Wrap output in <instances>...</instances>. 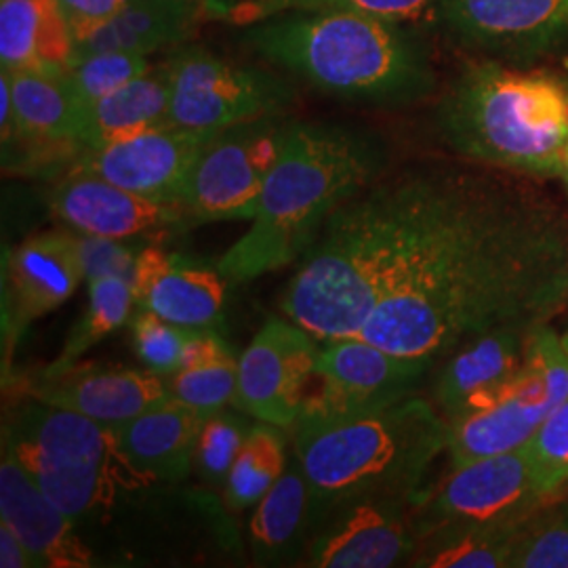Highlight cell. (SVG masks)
<instances>
[{
	"label": "cell",
	"instance_id": "obj_1",
	"mask_svg": "<svg viewBox=\"0 0 568 568\" xmlns=\"http://www.w3.org/2000/svg\"><path fill=\"white\" fill-rule=\"evenodd\" d=\"M568 302V213L532 187L427 166L405 267L356 335L436 363L504 326L548 325Z\"/></svg>",
	"mask_w": 568,
	"mask_h": 568
},
{
	"label": "cell",
	"instance_id": "obj_2",
	"mask_svg": "<svg viewBox=\"0 0 568 568\" xmlns=\"http://www.w3.org/2000/svg\"><path fill=\"white\" fill-rule=\"evenodd\" d=\"M422 169L339 206L286 284L283 312L316 339L356 337L396 283L419 227Z\"/></svg>",
	"mask_w": 568,
	"mask_h": 568
},
{
	"label": "cell",
	"instance_id": "obj_3",
	"mask_svg": "<svg viewBox=\"0 0 568 568\" xmlns=\"http://www.w3.org/2000/svg\"><path fill=\"white\" fill-rule=\"evenodd\" d=\"M386 163L373 135L342 124L293 122L251 227L217 262L227 283H251L304 257L326 220Z\"/></svg>",
	"mask_w": 568,
	"mask_h": 568
},
{
	"label": "cell",
	"instance_id": "obj_4",
	"mask_svg": "<svg viewBox=\"0 0 568 568\" xmlns=\"http://www.w3.org/2000/svg\"><path fill=\"white\" fill-rule=\"evenodd\" d=\"M293 440L314 509L371 497L417 506L427 469L447 453L448 424L438 406L413 394L363 415L295 424Z\"/></svg>",
	"mask_w": 568,
	"mask_h": 568
},
{
	"label": "cell",
	"instance_id": "obj_5",
	"mask_svg": "<svg viewBox=\"0 0 568 568\" xmlns=\"http://www.w3.org/2000/svg\"><path fill=\"white\" fill-rule=\"evenodd\" d=\"M244 28V41L262 58L345 100L413 102L434 84L424 55L394 21L305 11Z\"/></svg>",
	"mask_w": 568,
	"mask_h": 568
},
{
	"label": "cell",
	"instance_id": "obj_6",
	"mask_svg": "<svg viewBox=\"0 0 568 568\" xmlns=\"http://www.w3.org/2000/svg\"><path fill=\"white\" fill-rule=\"evenodd\" d=\"M438 124L467 161L558 180L568 145L567 89L549 77L480 63L450 87Z\"/></svg>",
	"mask_w": 568,
	"mask_h": 568
},
{
	"label": "cell",
	"instance_id": "obj_7",
	"mask_svg": "<svg viewBox=\"0 0 568 568\" xmlns=\"http://www.w3.org/2000/svg\"><path fill=\"white\" fill-rule=\"evenodd\" d=\"M2 448L72 518L154 483L126 457L114 427L30 396L4 419Z\"/></svg>",
	"mask_w": 568,
	"mask_h": 568
},
{
	"label": "cell",
	"instance_id": "obj_8",
	"mask_svg": "<svg viewBox=\"0 0 568 568\" xmlns=\"http://www.w3.org/2000/svg\"><path fill=\"white\" fill-rule=\"evenodd\" d=\"M551 501L525 445L450 469L413 508V523L419 539L443 528H520Z\"/></svg>",
	"mask_w": 568,
	"mask_h": 568
},
{
	"label": "cell",
	"instance_id": "obj_9",
	"mask_svg": "<svg viewBox=\"0 0 568 568\" xmlns=\"http://www.w3.org/2000/svg\"><path fill=\"white\" fill-rule=\"evenodd\" d=\"M284 114L217 131L204 145L182 192L192 224L253 220L265 182L278 163L293 126Z\"/></svg>",
	"mask_w": 568,
	"mask_h": 568
},
{
	"label": "cell",
	"instance_id": "obj_10",
	"mask_svg": "<svg viewBox=\"0 0 568 568\" xmlns=\"http://www.w3.org/2000/svg\"><path fill=\"white\" fill-rule=\"evenodd\" d=\"M568 398V347L551 326L535 328L527 363L508 398L448 422L450 469L525 447Z\"/></svg>",
	"mask_w": 568,
	"mask_h": 568
},
{
	"label": "cell",
	"instance_id": "obj_11",
	"mask_svg": "<svg viewBox=\"0 0 568 568\" xmlns=\"http://www.w3.org/2000/svg\"><path fill=\"white\" fill-rule=\"evenodd\" d=\"M171 84L169 121L183 129L222 131L241 122L284 114L293 91L278 77L183 49L164 63Z\"/></svg>",
	"mask_w": 568,
	"mask_h": 568
},
{
	"label": "cell",
	"instance_id": "obj_12",
	"mask_svg": "<svg viewBox=\"0 0 568 568\" xmlns=\"http://www.w3.org/2000/svg\"><path fill=\"white\" fill-rule=\"evenodd\" d=\"M429 366L363 337L325 339L297 424L335 422L394 405L415 394Z\"/></svg>",
	"mask_w": 568,
	"mask_h": 568
},
{
	"label": "cell",
	"instance_id": "obj_13",
	"mask_svg": "<svg viewBox=\"0 0 568 568\" xmlns=\"http://www.w3.org/2000/svg\"><path fill=\"white\" fill-rule=\"evenodd\" d=\"M318 339L291 318H267L239 356L234 405L257 422L293 427L318 361Z\"/></svg>",
	"mask_w": 568,
	"mask_h": 568
},
{
	"label": "cell",
	"instance_id": "obj_14",
	"mask_svg": "<svg viewBox=\"0 0 568 568\" xmlns=\"http://www.w3.org/2000/svg\"><path fill=\"white\" fill-rule=\"evenodd\" d=\"M84 281L74 232L51 230L4 253L2 262V339L4 363L21 333L65 304Z\"/></svg>",
	"mask_w": 568,
	"mask_h": 568
},
{
	"label": "cell",
	"instance_id": "obj_15",
	"mask_svg": "<svg viewBox=\"0 0 568 568\" xmlns=\"http://www.w3.org/2000/svg\"><path fill=\"white\" fill-rule=\"evenodd\" d=\"M23 396L119 427L171 396L164 375L152 368L72 363L44 366L23 379Z\"/></svg>",
	"mask_w": 568,
	"mask_h": 568
},
{
	"label": "cell",
	"instance_id": "obj_16",
	"mask_svg": "<svg viewBox=\"0 0 568 568\" xmlns=\"http://www.w3.org/2000/svg\"><path fill=\"white\" fill-rule=\"evenodd\" d=\"M215 133L164 124L102 150L81 152L70 171L91 173L152 201L182 206L185 180Z\"/></svg>",
	"mask_w": 568,
	"mask_h": 568
},
{
	"label": "cell",
	"instance_id": "obj_17",
	"mask_svg": "<svg viewBox=\"0 0 568 568\" xmlns=\"http://www.w3.org/2000/svg\"><path fill=\"white\" fill-rule=\"evenodd\" d=\"M51 213L74 232L103 239H164L192 225L180 204L159 203L98 175L70 171L47 196Z\"/></svg>",
	"mask_w": 568,
	"mask_h": 568
},
{
	"label": "cell",
	"instance_id": "obj_18",
	"mask_svg": "<svg viewBox=\"0 0 568 568\" xmlns=\"http://www.w3.org/2000/svg\"><path fill=\"white\" fill-rule=\"evenodd\" d=\"M408 508L415 506L392 497L358 499L335 508L331 523L310 546L307 567L387 568L405 565L419 544Z\"/></svg>",
	"mask_w": 568,
	"mask_h": 568
},
{
	"label": "cell",
	"instance_id": "obj_19",
	"mask_svg": "<svg viewBox=\"0 0 568 568\" xmlns=\"http://www.w3.org/2000/svg\"><path fill=\"white\" fill-rule=\"evenodd\" d=\"M535 328H495L459 345L443 358L445 365L436 377L434 398L447 424L508 398L527 363Z\"/></svg>",
	"mask_w": 568,
	"mask_h": 568
},
{
	"label": "cell",
	"instance_id": "obj_20",
	"mask_svg": "<svg viewBox=\"0 0 568 568\" xmlns=\"http://www.w3.org/2000/svg\"><path fill=\"white\" fill-rule=\"evenodd\" d=\"M135 307L185 328H215L224 318L227 278L209 265L169 253L159 244L143 246L131 281Z\"/></svg>",
	"mask_w": 568,
	"mask_h": 568
},
{
	"label": "cell",
	"instance_id": "obj_21",
	"mask_svg": "<svg viewBox=\"0 0 568 568\" xmlns=\"http://www.w3.org/2000/svg\"><path fill=\"white\" fill-rule=\"evenodd\" d=\"M0 520L20 535L37 567H93V551L74 532V518L44 495L7 448L0 462Z\"/></svg>",
	"mask_w": 568,
	"mask_h": 568
},
{
	"label": "cell",
	"instance_id": "obj_22",
	"mask_svg": "<svg viewBox=\"0 0 568 568\" xmlns=\"http://www.w3.org/2000/svg\"><path fill=\"white\" fill-rule=\"evenodd\" d=\"M203 413L169 396L131 422L114 427L122 450L152 480H183L194 466Z\"/></svg>",
	"mask_w": 568,
	"mask_h": 568
},
{
	"label": "cell",
	"instance_id": "obj_23",
	"mask_svg": "<svg viewBox=\"0 0 568 568\" xmlns=\"http://www.w3.org/2000/svg\"><path fill=\"white\" fill-rule=\"evenodd\" d=\"M74 47L58 0L0 2L2 70L63 77L74 61Z\"/></svg>",
	"mask_w": 568,
	"mask_h": 568
},
{
	"label": "cell",
	"instance_id": "obj_24",
	"mask_svg": "<svg viewBox=\"0 0 568 568\" xmlns=\"http://www.w3.org/2000/svg\"><path fill=\"white\" fill-rule=\"evenodd\" d=\"M169 110L171 84L164 68L148 72L102 100L82 105L77 145L81 152H93L131 140L145 131L171 124Z\"/></svg>",
	"mask_w": 568,
	"mask_h": 568
},
{
	"label": "cell",
	"instance_id": "obj_25",
	"mask_svg": "<svg viewBox=\"0 0 568 568\" xmlns=\"http://www.w3.org/2000/svg\"><path fill=\"white\" fill-rule=\"evenodd\" d=\"M203 4L206 0H129L112 20L77 42L74 61L102 51L148 55L178 44L194 30Z\"/></svg>",
	"mask_w": 568,
	"mask_h": 568
},
{
	"label": "cell",
	"instance_id": "obj_26",
	"mask_svg": "<svg viewBox=\"0 0 568 568\" xmlns=\"http://www.w3.org/2000/svg\"><path fill=\"white\" fill-rule=\"evenodd\" d=\"M443 16L480 42L546 41L568 26V0H443Z\"/></svg>",
	"mask_w": 568,
	"mask_h": 568
},
{
	"label": "cell",
	"instance_id": "obj_27",
	"mask_svg": "<svg viewBox=\"0 0 568 568\" xmlns=\"http://www.w3.org/2000/svg\"><path fill=\"white\" fill-rule=\"evenodd\" d=\"M9 79L18 124L16 140L37 143L39 148H72L81 154L77 129L82 105L70 93L63 77L9 72Z\"/></svg>",
	"mask_w": 568,
	"mask_h": 568
},
{
	"label": "cell",
	"instance_id": "obj_28",
	"mask_svg": "<svg viewBox=\"0 0 568 568\" xmlns=\"http://www.w3.org/2000/svg\"><path fill=\"white\" fill-rule=\"evenodd\" d=\"M312 488L295 457L253 511L248 532L257 556H278L291 548L312 518Z\"/></svg>",
	"mask_w": 568,
	"mask_h": 568
},
{
	"label": "cell",
	"instance_id": "obj_29",
	"mask_svg": "<svg viewBox=\"0 0 568 568\" xmlns=\"http://www.w3.org/2000/svg\"><path fill=\"white\" fill-rule=\"evenodd\" d=\"M440 4L443 0H236L230 4L220 0H206L209 13L213 11L215 18H222L234 26H251L284 13L305 11H352L403 23L417 20L429 9Z\"/></svg>",
	"mask_w": 568,
	"mask_h": 568
},
{
	"label": "cell",
	"instance_id": "obj_30",
	"mask_svg": "<svg viewBox=\"0 0 568 568\" xmlns=\"http://www.w3.org/2000/svg\"><path fill=\"white\" fill-rule=\"evenodd\" d=\"M520 528H443L419 539L408 565L417 568H508L509 554Z\"/></svg>",
	"mask_w": 568,
	"mask_h": 568
},
{
	"label": "cell",
	"instance_id": "obj_31",
	"mask_svg": "<svg viewBox=\"0 0 568 568\" xmlns=\"http://www.w3.org/2000/svg\"><path fill=\"white\" fill-rule=\"evenodd\" d=\"M281 429L265 422L251 427L225 480L227 508H253L278 483L286 469V438Z\"/></svg>",
	"mask_w": 568,
	"mask_h": 568
},
{
	"label": "cell",
	"instance_id": "obj_32",
	"mask_svg": "<svg viewBox=\"0 0 568 568\" xmlns=\"http://www.w3.org/2000/svg\"><path fill=\"white\" fill-rule=\"evenodd\" d=\"M89 284V304L81 321L70 331L60 356L51 363L53 366L79 363L82 356L100 344L103 337L116 333L126 325L131 310L135 307V297L131 283L124 278H98Z\"/></svg>",
	"mask_w": 568,
	"mask_h": 568
},
{
	"label": "cell",
	"instance_id": "obj_33",
	"mask_svg": "<svg viewBox=\"0 0 568 568\" xmlns=\"http://www.w3.org/2000/svg\"><path fill=\"white\" fill-rule=\"evenodd\" d=\"M150 72V61L143 53L129 51H102L74 61L63 74L74 100L87 105L122 89L129 82L138 81Z\"/></svg>",
	"mask_w": 568,
	"mask_h": 568
},
{
	"label": "cell",
	"instance_id": "obj_34",
	"mask_svg": "<svg viewBox=\"0 0 568 568\" xmlns=\"http://www.w3.org/2000/svg\"><path fill=\"white\" fill-rule=\"evenodd\" d=\"M508 568H568V501L539 509L518 530Z\"/></svg>",
	"mask_w": 568,
	"mask_h": 568
},
{
	"label": "cell",
	"instance_id": "obj_35",
	"mask_svg": "<svg viewBox=\"0 0 568 568\" xmlns=\"http://www.w3.org/2000/svg\"><path fill=\"white\" fill-rule=\"evenodd\" d=\"M171 396L201 410L204 417L234 405L239 389V358H225L204 366L178 368L166 379Z\"/></svg>",
	"mask_w": 568,
	"mask_h": 568
},
{
	"label": "cell",
	"instance_id": "obj_36",
	"mask_svg": "<svg viewBox=\"0 0 568 568\" xmlns=\"http://www.w3.org/2000/svg\"><path fill=\"white\" fill-rule=\"evenodd\" d=\"M251 427L244 417L225 408L204 419L194 453V467L204 483L224 487Z\"/></svg>",
	"mask_w": 568,
	"mask_h": 568
},
{
	"label": "cell",
	"instance_id": "obj_37",
	"mask_svg": "<svg viewBox=\"0 0 568 568\" xmlns=\"http://www.w3.org/2000/svg\"><path fill=\"white\" fill-rule=\"evenodd\" d=\"M133 345L143 365L161 375H171L182 366L183 349L199 328L173 325L161 316L140 310L131 323Z\"/></svg>",
	"mask_w": 568,
	"mask_h": 568
},
{
	"label": "cell",
	"instance_id": "obj_38",
	"mask_svg": "<svg viewBox=\"0 0 568 568\" xmlns=\"http://www.w3.org/2000/svg\"><path fill=\"white\" fill-rule=\"evenodd\" d=\"M528 447L544 487L554 499L560 497L568 478V398L549 415Z\"/></svg>",
	"mask_w": 568,
	"mask_h": 568
},
{
	"label": "cell",
	"instance_id": "obj_39",
	"mask_svg": "<svg viewBox=\"0 0 568 568\" xmlns=\"http://www.w3.org/2000/svg\"><path fill=\"white\" fill-rule=\"evenodd\" d=\"M74 232V230H72ZM77 236V246L81 253L82 270H84V281H98V278H124L133 281L135 265H138V255L140 251L124 241L116 239H103V236H91V234H81L74 232Z\"/></svg>",
	"mask_w": 568,
	"mask_h": 568
},
{
	"label": "cell",
	"instance_id": "obj_40",
	"mask_svg": "<svg viewBox=\"0 0 568 568\" xmlns=\"http://www.w3.org/2000/svg\"><path fill=\"white\" fill-rule=\"evenodd\" d=\"M126 2L129 0H58L77 42L112 20Z\"/></svg>",
	"mask_w": 568,
	"mask_h": 568
},
{
	"label": "cell",
	"instance_id": "obj_41",
	"mask_svg": "<svg viewBox=\"0 0 568 568\" xmlns=\"http://www.w3.org/2000/svg\"><path fill=\"white\" fill-rule=\"evenodd\" d=\"M0 567L2 568H32L37 560L32 551L26 548L20 535L0 520Z\"/></svg>",
	"mask_w": 568,
	"mask_h": 568
},
{
	"label": "cell",
	"instance_id": "obj_42",
	"mask_svg": "<svg viewBox=\"0 0 568 568\" xmlns=\"http://www.w3.org/2000/svg\"><path fill=\"white\" fill-rule=\"evenodd\" d=\"M0 131H2V150L7 145H13L18 138V124H16V108H13V95H11V79L7 70H2V77H0Z\"/></svg>",
	"mask_w": 568,
	"mask_h": 568
},
{
	"label": "cell",
	"instance_id": "obj_43",
	"mask_svg": "<svg viewBox=\"0 0 568 568\" xmlns=\"http://www.w3.org/2000/svg\"><path fill=\"white\" fill-rule=\"evenodd\" d=\"M558 180H562V182L567 183L568 187V145L567 152H565V159H562V169H560V178Z\"/></svg>",
	"mask_w": 568,
	"mask_h": 568
},
{
	"label": "cell",
	"instance_id": "obj_44",
	"mask_svg": "<svg viewBox=\"0 0 568 568\" xmlns=\"http://www.w3.org/2000/svg\"><path fill=\"white\" fill-rule=\"evenodd\" d=\"M562 342H565V344H567L568 347V331L567 333H565V335H562Z\"/></svg>",
	"mask_w": 568,
	"mask_h": 568
},
{
	"label": "cell",
	"instance_id": "obj_45",
	"mask_svg": "<svg viewBox=\"0 0 568 568\" xmlns=\"http://www.w3.org/2000/svg\"><path fill=\"white\" fill-rule=\"evenodd\" d=\"M567 488H568V478H567Z\"/></svg>",
	"mask_w": 568,
	"mask_h": 568
}]
</instances>
